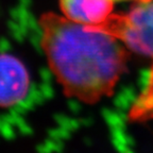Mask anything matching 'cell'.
I'll list each match as a JSON object with an SVG mask.
<instances>
[{"label": "cell", "instance_id": "obj_1", "mask_svg": "<svg viewBox=\"0 0 153 153\" xmlns=\"http://www.w3.org/2000/svg\"><path fill=\"white\" fill-rule=\"evenodd\" d=\"M39 27L49 66L67 96L96 103L113 93L127 69L119 39L52 12L42 15Z\"/></svg>", "mask_w": 153, "mask_h": 153}, {"label": "cell", "instance_id": "obj_2", "mask_svg": "<svg viewBox=\"0 0 153 153\" xmlns=\"http://www.w3.org/2000/svg\"><path fill=\"white\" fill-rule=\"evenodd\" d=\"M88 28L119 39L130 50L153 59V0L135 2L126 13H112L104 22Z\"/></svg>", "mask_w": 153, "mask_h": 153}, {"label": "cell", "instance_id": "obj_3", "mask_svg": "<svg viewBox=\"0 0 153 153\" xmlns=\"http://www.w3.org/2000/svg\"><path fill=\"white\" fill-rule=\"evenodd\" d=\"M30 76L20 60L9 53H0V106L9 108L26 97Z\"/></svg>", "mask_w": 153, "mask_h": 153}, {"label": "cell", "instance_id": "obj_4", "mask_svg": "<svg viewBox=\"0 0 153 153\" xmlns=\"http://www.w3.org/2000/svg\"><path fill=\"white\" fill-rule=\"evenodd\" d=\"M114 0H60V7L66 18L87 27L104 22L114 9Z\"/></svg>", "mask_w": 153, "mask_h": 153}, {"label": "cell", "instance_id": "obj_5", "mask_svg": "<svg viewBox=\"0 0 153 153\" xmlns=\"http://www.w3.org/2000/svg\"><path fill=\"white\" fill-rule=\"evenodd\" d=\"M130 117L137 121L153 119V67L146 87L132 108Z\"/></svg>", "mask_w": 153, "mask_h": 153}, {"label": "cell", "instance_id": "obj_6", "mask_svg": "<svg viewBox=\"0 0 153 153\" xmlns=\"http://www.w3.org/2000/svg\"><path fill=\"white\" fill-rule=\"evenodd\" d=\"M114 1H134V2H143V1H149V0H114Z\"/></svg>", "mask_w": 153, "mask_h": 153}]
</instances>
